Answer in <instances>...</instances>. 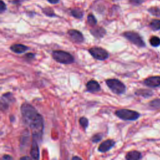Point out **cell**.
Masks as SVG:
<instances>
[{"instance_id":"obj_20","label":"cell","mask_w":160,"mask_h":160,"mask_svg":"<svg viewBox=\"0 0 160 160\" xmlns=\"http://www.w3.org/2000/svg\"><path fill=\"white\" fill-rule=\"evenodd\" d=\"M42 12L44 14H45L48 17L52 18V17L57 16L56 13L54 12V11L53 10V9L51 7H49V6L42 8Z\"/></svg>"},{"instance_id":"obj_1","label":"cell","mask_w":160,"mask_h":160,"mask_svg":"<svg viewBox=\"0 0 160 160\" xmlns=\"http://www.w3.org/2000/svg\"><path fill=\"white\" fill-rule=\"evenodd\" d=\"M21 112L24 124L32 131V138L39 142L42 139L44 130L42 116L31 104L28 102L22 104Z\"/></svg>"},{"instance_id":"obj_3","label":"cell","mask_w":160,"mask_h":160,"mask_svg":"<svg viewBox=\"0 0 160 160\" xmlns=\"http://www.w3.org/2000/svg\"><path fill=\"white\" fill-rule=\"evenodd\" d=\"M105 82L111 91L118 95L122 94L126 91V85L118 79H108Z\"/></svg>"},{"instance_id":"obj_26","label":"cell","mask_w":160,"mask_h":160,"mask_svg":"<svg viewBox=\"0 0 160 160\" xmlns=\"http://www.w3.org/2000/svg\"><path fill=\"white\" fill-rule=\"evenodd\" d=\"M6 9H7L6 4H5V2L2 0H1V2H0V12L2 14Z\"/></svg>"},{"instance_id":"obj_33","label":"cell","mask_w":160,"mask_h":160,"mask_svg":"<svg viewBox=\"0 0 160 160\" xmlns=\"http://www.w3.org/2000/svg\"><path fill=\"white\" fill-rule=\"evenodd\" d=\"M112 1H118V0H112Z\"/></svg>"},{"instance_id":"obj_2","label":"cell","mask_w":160,"mask_h":160,"mask_svg":"<svg viewBox=\"0 0 160 160\" xmlns=\"http://www.w3.org/2000/svg\"><path fill=\"white\" fill-rule=\"evenodd\" d=\"M52 58L58 62L70 64L74 62V58L69 52L62 50H55L52 52Z\"/></svg>"},{"instance_id":"obj_7","label":"cell","mask_w":160,"mask_h":160,"mask_svg":"<svg viewBox=\"0 0 160 160\" xmlns=\"http://www.w3.org/2000/svg\"><path fill=\"white\" fill-rule=\"evenodd\" d=\"M15 99L11 92L4 93L1 98V109L2 111L8 109L9 104L14 102Z\"/></svg>"},{"instance_id":"obj_16","label":"cell","mask_w":160,"mask_h":160,"mask_svg":"<svg viewBox=\"0 0 160 160\" xmlns=\"http://www.w3.org/2000/svg\"><path fill=\"white\" fill-rule=\"evenodd\" d=\"M142 158L141 152L136 150L129 151L125 156V159L127 160H139L142 159Z\"/></svg>"},{"instance_id":"obj_11","label":"cell","mask_w":160,"mask_h":160,"mask_svg":"<svg viewBox=\"0 0 160 160\" xmlns=\"http://www.w3.org/2000/svg\"><path fill=\"white\" fill-rule=\"evenodd\" d=\"M38 142L39 141L37 139L34 138L32 139L30 154L31 156V158L34 159H39V149Z\"/></svg>"},{"instance_id":"obj_24","label":"cell","mask_w":160,"mask_h":160,"mask_svg":"<svg viewBox=\"0 0 160 160\" xmlns=\"http://www.w3.org/2000/svg\"><path fill=\"white\" fill-rule=\"evenodd\" d=\"M79 122L81 125V126L84 129L86 130V128H88V125H89V121L88 119V118H86V117H81L79 118Z\"/></svg>"},{"instance_id":"obj_29","label":"cell","mask_w":160,"mask_h":160,"mask_svg":"<svg viewBox=\"0 0 160 160\" xmlns=\"http://www.w3.org/2000/svg\"><path fill=\"white\" fill-rule=\"evenodd\" d=\"M2 160H12L13 158L10 155L8 154H4L1 158Z\"/></svg>"},{"instance_id":"obj_14","label":"cell","mask_w":160,"mask_h":160,"mask_svg":"<svg viewBox=\"0 0 160 160\" xmlns=\"http://www.w3.org/2000/svg\"><path fill=\"white\" fill-rule=\"evenodd\" d=\"M28 49L29 48L27 46L22 44H14L10 46V49L16 54L23 53L28 50Z\"/></svg>"},{"instance_id":"obj_15","label":"cell","mask_w":160,"mask_h":160,"mask_svg":"<svg viewBox=\"0 0 160 160\" xmlns=\"http://www.w3.org/2000/svg\"><path fill=\"white\" fill-rule=\"evenodd\" d=\"M134 94L138 96H141L147 99L152 96L154 92L152 90L148 89H138L134 92Z\"/></svg>"},{"instance_id":"obj_22","label":"cell","mask_w":160,"mask_h":160,"mask_svg":"<svg viewBox=\"0 0 160 160\" xmlns=\"http://www.w3.org/2000/svg\"><path fill=\"white\" fill-rule=\"evenodd\" d=\"M87 22H88V24L89 26H92V27H94V26H96L97 22H98L96 17L92 13H90L88 15V16H87Z\"/></svg>"},{"instance_id":"obj_25","label":"cell","mask_w":160,"mask_h":160,"mask_svg":"<svg viewBox=\"0 0 160 160\" xmlns=\"http://www.w3.org/2000/svg\"><path fill=\"white\" fill-rule=\"evenodd\" d=\"M103 138V134L102 133H96L92 136L91 138V141L92 142L96 143L99 141H100Z\"/></svg>"},{"instance_id":"obj_8","label":"cell","mask_w":160,"mask_h":160,"mask_svg":"<svg viewBox=\"0 0 160 160\" xmlns=\"http://www.w3.org/2000/svg\"><path fill=\"white\" fill-rule=\"evenodd\" d=\"M71 39L76 43H82L84 41V38L81 32L77 29H69L67 32Z\"/></svg>"},{"instance_id":"obj_30","label":"cell","mask_w":160,"mask_h":160,"mask_svg":"<svg viewBox=\"0 0 160 160\" xmlns=\"http://www.w3.org/2000/svg\"><path fill=\"white\" fill-rule=\"evenodd\" d=\"M49 3L51 4H57L59 2V1L60 0H47Z\"/></svg>"},{"instance_id":"obj_17","label":"cell","mask_w":160,"mask_h":160,"mask_svg":"<svg viewBox=\"0 0 160 160\" xmlns=\"http://www.w3.org/2000/svg\"><path fill=\"white\" fill-rule=\"evenodd\" d=\"M70 13L72 17L78 19H81L84 16V12L79 8H71L70 9Z\"/></svg>"},{"instance_id":"obj_21","label":"cell","mask_w":160,"mask_h":160,"mask_svg":"<svg viewBox=\"0 0 160 160\" xmlns=\"http://www.w3.org/2000/svg\"><path fill=\"white\" fill-rule=\"evenodd\" d=\"M149 44L151 46L156 48L160 46V38L156 36H152L149 39Z\"/></svg>"},{"instance_id":"obj_27","label":"cell","mask_w":160,"mask_h":160,"mask_svg":"<svg viewBox=\"0 0 160 160\" xmlns=\"http://www.w3.org/2000/svg\"><path fill=\"white\" fill-rule=\"evenodd\" d=\"M144 0H128V1L134 6H139L141 4Z\"/></svg>"},{"instance_id":"obj_5","label":"cell","mask_w":160,"mask_h":160,"mask_svg":"<svg viewBox=\"0 0 160 160\" xmlns=\"http://www.w3.org/2000/svg\"><path fill=\"white\" fill-rule=\"evenodd\" d=\"M122 36L132 44L139 48L146 47V43L144 41L141 36L135 31H129L124 32Z\"/></svg>"},{"instance_id":"obj_19","label":"cell","mask_w":160,"mask_h":160,"mask_svg":"<svg viewBox=\"0 0 160 160\" xmlns=\"http://www.w3.org/2000/svg\"><path fill=\"white\" fill-rule=\"evenodd\" d=\"M149 26L154 31L160 30V19H152L149 22Z\"/></svg>"},{"instance_id":"obj_10","label":"cell","mask_w":160,"mask_h":160,"mask_svg":"<svg viewBox=\"0 0 160 160\" xmlns=\"http://www.w3.org/2000/svg\"><path fill=\"white\" fill-rule=\"evenodd\" d=\"M115 143L116 142L113 139H107L100 144L98 149L100 152H106L113 148Z\"/></svg>"},{"instance_id":"obj_13","label":"cell","mask_w":160,"mask_h":160,"mask_svg":"<svg viewBox=\"0 0 160 160\" xmlns=\"http://www.w3.org/2000/svg\"><path fill=\"white\" fill-rule=\"evenodd\" d=\"M90 32L94 37L98 39H101L105 36L106 34V31L102 27L95 26L92 29L90 30Z\"/></svg>"},{"instance_id":"obj_28","label":"cell","mask_w":160,"mask_h":160,"mask_svg":"<svg viewBox=\"0 0 160 160\" xmlns=\"http://www.w3.org/2000/svg\"><path fill=\"white\" fill-rule=\"evenodd\" d=\"M35 57V54L32 53V52H29L25 54V58L26 59L28 60H31L33 59Z\"/></svg>"},{"instance_id":"obj_12","label":"cell","mask_w":160,"mask_h":160,"mask_svg":"<svg viewBox=\"0 0 160 160\" xmlns=\"http://www.w3.org/2000/svg\"><path fill=\"white\" fill-rule=\"evenodd\" d=\"M86 87L87 91L90 92H99L101 90V86L99 82L96 80H93V79L89 81L86 83Z\"/></svg>"},{"instance_id":"obj_4","label":"cell","mask_w":160,"mask_h":160,"mask_svg":"<svg viewBox=\"0 0 160 160\" xmlns=\"http://www.w3.org/2000/svg\"><path fill=\"white\" fill-rule=\"evenodd\" d=\"M116 116L124 121H136L140 117L139 112L128 109H118L115 111Z\"/></svg>"},{"instance_id":"obj_6","label":"cell","mask_w":160,"mask_h":160,"mask_svg":"<svg viewBox=\"0 0 160 160\" xmlns=\"http://www.w3.org/2000/svg\"><path fill=\"white\" fill-rule=\"evenodd\" d=\"M88 51L94 59L99 61H105L109 56L108 52L101 47H92Z\"/></svg>"},{"instance_id":"obj_32","label":"cell","mask_w":160,"mask_h":160,"mask_svg":"<svg viewBox=\"0 0 160 160\" xmlns=\"http://www.w3.org/2000/svg\"><path fill=\"white\" fill-rule=\"evenodd\" d=\"M72 159H82V158L78 156H73L72 158Z\"/></svg>"},{"instance_id":"obj_31","label":"cell","mask_w":160,"mask_h":160,"mask_svg":"<svg viewBox=\"0 0 160 160\" xmlns=\"http://www.w3.org/2000/svg\"><path fill=\"white\" fill-rule=\"evenodd\" d=\"M21 159H31V158L30 157H29V156H23V157H22V158H20Z\"/></svg>"},{"instance_id":"obj_23","label":"cell","mask_w":160,"mask_h":160,"mask_svg":"<svg viewBox=\"0 0 160 160\" xmlns=\"http://www.w3.org/2000/svg\"><path fill=\"white\" fill-rule=\"evenodd\" d=\"M148 11L152 16L160 18V8L159 7H157V6L150 7L148 9Z\"/></svg>"},{"instance_id":"obj_9","label":"cell","mask_w":160,"mask_h":160,"mask_svg":"<svg viewBox=\"0 0 160 160\" xmlns=\"http://www.w3.org/2000/svg\"><path fill=\"white\" fill-rule=\"evenodd\" d=\"M143 84L151 88L160 87V76H152L146 78L143 81Z\"/></svg>"},{"instance_id":"obj_18","label":"cell","mask_w":160,"mask_h":160,"mask_svg":"<svg viewBox=\"0 0 160 160\" xmlns=\"http://www.w3.org/2000/svg\"><path fill=\"white\" fill-rule=\"evenodd\" d=\"M148 107L151 110L160 109V98H155L148 102Z\"/></svg>"}]
</instances>
